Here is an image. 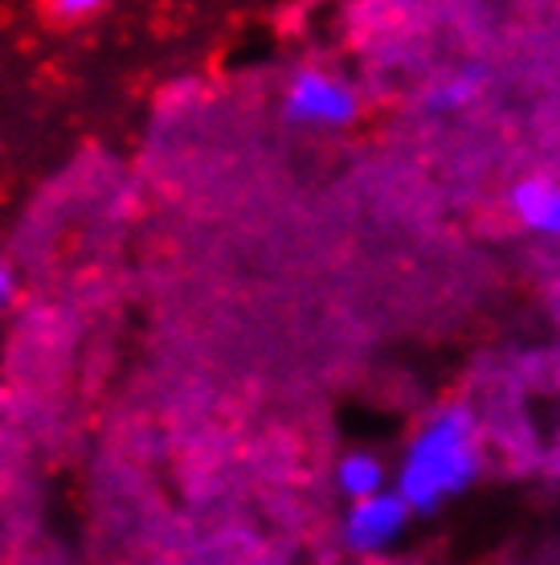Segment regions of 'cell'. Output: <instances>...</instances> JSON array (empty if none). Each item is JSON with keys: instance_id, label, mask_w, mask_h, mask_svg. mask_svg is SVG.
<instances>
[{"instance_id": "obj_7", "label": "cell", "mask_w": 560, "mask_h": 565, "mask_svg": "<svg viewBox=\"0 0 560 565\" xmlns=\"http://www.w3.org/2000/svg\"><path fill=\"white\" fill-rule=\"evenodd\" d=\"M98 9H103L98 0H57L54 4L57 17H86V13H98Z\"/></svg>"}, {"instance_id": "obj_4", "label": "cell", "mask_w": 560, "mask_h": 565, "mask_svg": "<svg viewBox=\"0 0 560 565\" xmlns=\"http://www.w3.org/2000/svg\"><path fill=\"white\" fill-rule=\"evenodd\" d=\"M511 213L528 234L560 238V184L548 177H528L511 189Z\"/></svg>"}, {"instance_id": "obj_2", "label": "cell", "mask_w": 560, "mask_h": 565, "mask_svg": "<svg viewBox=\"0 0 560 565\" xmlns=\"http://www.w3.org/2000/svg\"><path fill=\"white\" fill-rule=\"evenodd\" d=\"M282 111L291 124H308V128H344L356 119L360 99L344 78L327 71H299L287 86Z\"/></svg>"}, {"instance_id": "obj_1", "label": "cell", "mask_w": 560, "mask_h": 565, "mask_svg": "<svg viewBox=\"0 0 560 565\" xmlns=\"http://www.w3.org/2000/svg\"><path fill=\"white\" fill-rule=\"evenodd\" d=\"M478 463L475 418L463 406H450L409 438L392 492L406 500L409 512H438L478 480Z\"/></svg>"}, {"instance_id": "obj_5", "label": "cell", "mask_w": 560, "mask_h": 565, "mask_svg": "<svg viewBox=\"0 0 560 565\" xmlns=\"http://www.w3.org/2000/svg\"><path fill=\"white\" fill-rule=\"evenodd\" d=\"M336 488L348 495L352 504H356V500H368V495L389 492V467L373 451H348L336 463Z\"/></svg>"}, {"instance_id": "obj_3", "label": "cell", "mask_w": 560, "mask_h": 565, "mask_svg": "<svg viewBox=\"0 0 560 565\" xmlns=\"http://www.w3.org/2000/svg\"><path fill=\"white\" fill-rule=\"evenodd\" d=\"M409 504L397 492H380L368 500H356L344 516V541L356 553H385L392 541H401L409 529Z\"/></svg>"}, {"instance_id": "obj_8", "label": "cell", "mask_w": 560, "mask_h": 565, "mask_svg": "<svg viewBox=\"0 0 560 565\" xmlns=\"http://www.w3.org/2000/svg\"><path fill=\"white\" fill-rule=\"evenodd\" d=\"M13 291H17L13 270H9V267H4V263H0V308H4V303H9V299H13Z\"/></svg>"}, {"instance_id": "obj_6", "label": "cell", "mask_w": 560, "mask_h": 565, "mask_svg": "<svg viewBox=\"0 0 560 565\" xmlns=\"http://www.w3.org/2000/svg\"><path fill=\"white\" fill-rule=\"evenodd\" d=\"M475 86H478V74H463V78H450V83L434 86L426 103H430V111H454V107H463L475 95Z\"/></svg>"}]
</instances>
